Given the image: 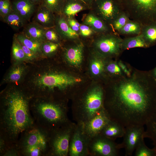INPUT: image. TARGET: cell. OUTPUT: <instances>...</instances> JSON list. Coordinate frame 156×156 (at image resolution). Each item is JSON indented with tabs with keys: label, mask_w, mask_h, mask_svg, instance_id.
Instances as JSON below:
<instances>
[{
	"label": "cell",
	"mask_w": 156,
	"mask_h": 156,
	"mask_svg": "<svg viewBox=\"0 0 156 156\" xmlns=\"http://www.w3.org/2000/svg\"><path fill=\"white\" fill-rule=\"evenodd\" d=\"M89 7L90 10L95 0H82Z\"/></svg>",
	"instance_id": "bcb514c9"
},
{
	"label": "cell",
	"mask_w": 156,
	"mask_h": 156,
	"mask_svg": "<svg viewBox=\"0 0 156 156\" xmlns=\"http://www.w3.org/2000/svg\"><path fill=\"white\" fill-rule=\"evenodd\" d=\"M81 79L64 73H49L43 74L37 80L39 88L34 94V96H52L54 89L63 90L67 87L80 83Z\"/></svg>",
	"instance_id": "8992f818"
},
{
	"label": "cell",
	"mask_w": 156,
	"mask_h": 156,
	"mask_svg": "<svg viewBox=\"0 0 156 156\" xmlns=\"http://www.w3.org/2000/svg\"><path fill=\"white\" fill-rule=\"evenodd\" d=\"M125 131V128L116 122L110 120L100 135L114 141L117 138L123 137Z\"/></svg>",
	"instance_id": "44dd1931"
},
{
	"label": "cell",
	"mask_w": 156,
	"mask_h": 156,
	"mask_svg": "<svg viewBox=\"0 0 156 156\" xmlns=\"http://www.w3.org/2000/svg\"><path fill=\"white\" fill-rule=\"evenodd\" d=\"M90 140L85 131L83 123H76L70 140L68 156H89Z\"/></svg>",
	"instance_id": "7c38bea8"
},
{
	"label": "cell",
	"mask_w": 156,
	"mask_h": 156,
	"mask_svg": "<svg viewBox=\"0 0 156 156\" xmlns=\"http://www.w3.org/2000/svg\"><path fill=\"white\" fill-rule=\"evenodd\" d=\"M55 14L42 5L39 8L35 17V22L45 29L55 27Z\"/></svg>",
	"instance_id": "d6986e66"
},
{
	"label": "cell",
	"mask_w": 156,
	"mask_h": 156,
	"mask_svg": "<svg viewBox=\"0 0 156 156\" xmlns=\"http://www.w3.org/2000/svg\"><path fill=\"white\" fill-rule=\"evenodd\" d=\"M146 78L134 73L104 92L103 107L111 120L125 128L146 125L156 113V87Z\"/></svg>",
	"instance_id": "6da1fadb"
},
{
	"label": "cell",
	"mask_w": 156,
	"mask_h": 156,
	"mask_svg": "<svg viewBox=\"0 0 156 156\" xmlns=\"http://www.w3.org/2000/svg\"><path fill=\"white\" fill-rule=\"evenodd\" d=\"M141 34L149 47L156 44V21L142 25Z\"/></svg>",
	"instance_id": "d4e9b609"
},
{
	"label": "cell",
	"mask_w": 156,
	"mask_h": 156,
	"mask_svg": "<svg viewBox=\"0 0 156 156\" xmlns=\"http://www.w3.org/2000/svg\"><path fill=\"white\" fill-rule=\"evenodd\" d=\"M94 51L107 58L119 56L122 52V38L114 32L96 34L92 38Z\"/></svg>",
	"instance_id": "9c48e42d"
},
{
	"label": "cell",
	"mask_w": 156,
	"mask_h": 156,
	"mask_svg": "<svg viewBox=\"0 0 156 156\" xmlns=\"http://www.w3.org/2000/svg\"><path fill=\"white\" fill-rule=\"evenodd\" d=\"M12 10L18 14L25 21L28 20L35 11V4L29 0H14Z\"/></svg>",
	"instance_id": "ffe728a7"
},
{
	"label": "cell",
	"mask_w": 156,
	"mask_h": 156,
	"mask_svg": "<svg viewBox=\"0 0 156 156\" xmlns=\"http://www.w3.org/2000/svg\"><path fill=\"white\" fill-rule=\"evenodd\" d=\"M3 19L6 23L15 29H19L23 27L25 21L18 14L13 10Z\"/></svg>",
	"instance_id": "83f0119b"
},
{
	"label": "cell",
	"mask_w": 156,
	"mask_h": 156,
	"mask_svg": "<svg viewBox=\"0 0 156 156\" xmlns=\"http://www.w3.org/2000/svg\"><path fill=\"white\" fill-rule=\"evenodd\" d=\"M12 53L14 59L17 61H22L26 59L21 44L15 36L13 40Z\"/></svg>",
	"instance_id": "d6a6232c"
},
{
	"label": "cell",
	"mask_w": 156,
	"mask_h": 156,
	"mask_svg": "<svg viewBox=\"0 0 156 156\" xmlns=\"http://www.w3.org/2000/svg\"><path fill=\"white\" fill-rule=\"evenodd\" d=\"M45 36L46 41L60 43L62 39L55 27L46 29Z\"/></svg>",
	"instance_id": "d590c367"
},
{
	"label": "cell",
	"mask_w": 156,
	"mask_h": 156,
	"mask_svg": "<svg viewBox=\"0 0 156 156\" xmlns=\"http://www.w3.org/2000/svg\"><path fill=\"white\" fill-rule=\"evenodd\" d=\"M2 156H21L16 143L11 144Z\"/></svg>",
	"instance_id": "f35d334b"
},
{
	"label": "cell",
	"mask_w": 156,
	"mask_h": 156,
	"mask_svg": "<svg viewBox=\"0 0 156 156\" xmlns=\"http://www.w3.org/2000/svg\"><path fill=\"white\" fill-rule=\"evenodd\" d=\"M90 10L111 27L123 10L120 0H95Z\"/></svg>",
	"instance_id": "30bf717a"
},
{
	"label": "cell",
	"mask_w": 156,
	"mask_h": 156,
	"mask_svg": "<svg viewBox=\"0 0 156 156\" xmlns=\"http://www.w3.org/2000/svg\"><path fill=\"white\" fill-rule=\"evenodd\" d=\"M50 131L35 122L16 143L21 156H48Z\"/></svg>",
	"instance_id": "277c9868"
},
{
	"label": "cell",
	"mask_w": 156,
	"mask_h": 156,
	"mask_svg": "<svg viewBox=\"0 0 156 156\" xmlns=\"http://www.w3.org/2000/svg\"><path fill=\"white\" fill-rule=\"evenodd\" d=\"M123 140L120 144L125 151V155L130 156L145 138L144 126H135L125 128Z\"/></svg>",
	"instance_id": "4fadbf2b"
},
{
	"label": "cell",
	"mask_w": 156,
	"mask_h": 156,
	"mask_svg": "<svg viewBox=\"0 0 156 156\" xmlns=\"http://www.w3.org/2000/svg\"><path fill=\"white\" fill-rule=\"evenodd\" d=\"M9 1L8 0H0V11L3 9L5 5Z\"/></svg>",
	"instance_id": "f6af8a7d"
},
{
	"label": "cell",
	"mask_w": 156,
	"mask_h": 156,
	"mask_svg": "<svg viewBox=\"0 0 156 156\" xmlns=\"http://www.w3.org/2000/svg\"><path fill=\"white\" fill-rule=\"evenodd\" d=\"M55 16V27L62 39L71 41L80 39L78 33L71 28L63 16L61 14Z\"/></svg>",
	"instance_id": "2e32d148"
},
{
	"label": "cell",
	"mask_w": 156,
	"mask_h": 156,
	"mask_svg": "<svg viewBox=\"0 0 156 156\" xmlns=\"http://www.w3.org/2000/svg\"><path fill=\"white\" fill-rule=\"evenodd\" d=\"M105 71L110 75L119 79L126 76L119 67L118 62L114 61L107 62L105 67Z\"/></svg>",
	"instance_id": "1f68e13d"
},
{
	"label": "cell",
	"mask_w": 156,
	"mask_h": 156,
	"mask_svg": "<svg viewBox=\"0 0 156 156\" xmlns=\"http://www.w3.org/2000/svg\"><path fill=\"white\" fill-rule=\"evenodd\" d=\"M20 43L25 54L27 59L31 60L36 58V53L25 45L20 42Z\"/></svg>",
	"instance_id": "b9f144b4"
},
{
	"label": "cell",
	"mask_w": 156,
	"mask_h": 156,
	"mask_svg": "<svg viewBox=\"0 0 156 156\" xmlns=\"http://www.w3.org/2000/svg\"><path fill=\"white\" fill-rule=\"evenodd\" d=\"M130 19L127 13L124 10L122 11L111 25L114 32L117 34Z\"/></svg>",
	"instance_id": "4dcf8cb0"
},
{
	"label": "cell",
	"mask_w": 156,
	"mask_h": 156,
	"mask_svg": "<svg viewBox=\"0 0 156 156\" xmlns=\"http://www.w3.org/2000/svg\"><path fill=\"white\" fill-rule=\"evenodd\" d=\"M34 4L39 2L41 0H29Z\"/></svg>",
	"instance_id": "c3c4849f"
},
{
	"label": "cell",
	"mask_w": 156,
	"mask_h": 156,
	"mask_svg": "<svg viewBox=\"0 0 156 156\" xmlns=\"http://www.w3.org/2000/svg\"><path fill=\"white\" fill-rule=\"evenodd\" d=\"M45 29L34 22L29 24L26 27L23 34L29 38L42 43L46 41L45 36Z\"/></svg>",
	"instance_id": "7402d4cb"
},
{
	"label": "cell",
	"mask_w": 156,
	"mask_h": 156,
	"mask_svg": "<svg viewBox=\"0 0 156 156\" xmlns=\"http://www.w3.org/2000/svg\"><path fill=\"white\" fill-rule=\"evenodd\" d=\"M52 96H33L30 109L35 122L49 131L71 121L68 109L63 101H55Z\"/></svg>",
	"instance_id": "3957f363"
},
{
	"label": "cell",
	"mask_w": 156,
	"mask_h": 156,
	"mask_svg": "<svg viewBox=\"0 0 156 156\" xmlns=\"http://www.w3.org/2000/svg\"><path fill=\"white\" fill-rule=\"evenodd\" d=\"M88 10L89 7L82 0H65L61 14L65 18L75 17L79 12Z\"/></svg>",
	"instance_id": "ac0fdd59"
},
{
	"label": "cell",
	"mask_w": 156,
	"mask_h": 156,
	"mask_svg": "<svg viewBox=\"0 0 156 156\" xmlns=\"http://www.w3.org/2000/svg\"><path fill=\"white\" fill-rule=\"evenodd\" d=\"M12 11V5L9 1L6 4L3 9L0 11V15L3 18Z\"/></svg>",
	"instance_id": "ee69618b"
},
{
	"label": "cell",
	"mask_w": 156,
	"mask_h": 156,
	"mask_svg": "<svg viewBox=\"0 0 156 156\" xmlns=\"http://www.w3.org/2000/svg\"><path fill=\"white\" fill-rule=\"evenodd\" d=\"M121 47L122 51L136 47L145 48L149 47L141 34L122 39Z\"/></svg>",
	"instance_id": "cb8c5ba5"
},
{
	"label": "cell",
	"mask_w": 156,
	"mask_h": 156,
	"mask_svg": "<svg viewBox=\"0 0 156 156\" xmlns=\"http://www.w3.org/2000/svg\"><path fill=\"white\" fill-rule=\"evenodd\" d=\"M135 156H156V149H150L145 145L144 141L142 142L135 150Z\"/></svg>",
	"instance_id": "e575fe53"
},
{
	"label": "cell",
	"mask_w": 156,
	"mask_h": 156,
	"mask_svg": "<svg viewBox=\"0 0 156 156\" xmlns=\"http://www.w3.org/2000/svg\"><path fill=\"white\" fill-rule=\"evenodd\" d=\"M142 25L138 22L130 19L117 33L118 35L135 36L141 34Z\"/></svg>",
	"instance_id": "484cf974"
},
{
	"label": "cell",
	"mask_w": 156,
	"mask_h": 156,
	"mask_svg": "<svg viewBox=\"0 0 156 156\" xmlns=\"http://www.w3.org/2000/svg\"><path fill=\"white\" fill-rule=\"evenodd\" d=\"M65 1V0H42V5L56 15L61 14Z\"/></svg>",
	"instance_id": "f546056e"
},
{
	"label": "cell",
	"mask_w": 156,
	"mask_h": 156,
	"mask_svg": "<svg viewBox=\"0 0 156 156\" xmlns=\"http://www.w3.org/2000/svg\"><path fill=\"white\" fill-rule=\"evenodd\" d=\"M79 40L75 44L66 49L64 54L68 63L75 66H78L81 64L83 58L84 45Z\"/></svg>",
	"instance_id": "e0dca14e"
},
{
	"label": "cell",
	"mask_w": 156,
	"mask_h": 156,
	"mask_svg": "<svg viewBox=\"0 0 156 156\" xmlns=\"http://www.w3.org/2000/svg\"><path fill=\"white\" fill-rule=\"evenodd\" d=\"M65 18L71 28L79 34L81 23L76 20L75 17Z\"/></svg>",
	"instance_id": "ab89813d"
},
{
	"label": "cell",
	"mask_w": 156,
	"mask_h": 156,
	"mask_svg": "<svg viewBox=\"0 0 156 156\" xmlns=\"http://www.w3.org/2000/svg\"><path fill=\"white\" fill-rule=\"evenodd\" d=\"M25 70L24 67L18 65L14 67L9 73L8 80L12 82H18L22 78Z\"/></svg>",
	"instance_id": "836d02e7"
},
{
	"label": "cell",
	"mask_w": 156,
	"mask_h": 156,
	"mask_svg": "<svg viewBox=\"0 0 156 156\" xmlns=\"http://www.w3.org/2000/svg\"><path fill=\"white\" fill-rule=\"evenodd\" d=\"M75 125L71 121L50 131L48 156H68L70 140Z\"/></svg>",
	"instance_id": "ba28073f"
},
{
	"label": "cell",
	"mask_w": 156,
	"mask_h": 156,
	"mask_svg": "<svg viewBox=\"0 0 156 156\" xmlns=\"http://www.w3.org/2000/svg\"><path fill=\"white\" fill-rule=\"evenodd\" d=\"M82 21V23L90 26L97 34L114 33L110 26L90 10L83 16Z\"/></svg>",
	"instance_id": "9a60e30c"
},
{
	"label": "cell",
	"mask_w": 156,
	"mask_h": 156,
	"mask_svg": "<svg viewBox=\"0 0 156 156\" xmlns=\"http://www.w3.org/2000/svg\"><path fill=\"white\" fill-rule=\"evenodd\" d=\"M15 36L19 42L28 47L36 54L42 51V43L28 37L24 34H19Z\"/></svg>",
	"instance_id": "4316f807"
},
{
	"label": "cell",
	"mask_w": 156,
	"mask_h": 156,
	"mask_svg": "<svg viewBox=\"0 0 156 156\" xmlns=\"http://www.w3.org/2000/svg\"><path fill=\"white\" fill-rule=\"evenodd\" d=\"M131 20L142 25L156 21V0H120Z\"/></svg>",
	"instance_id": "52a82bcc"
},
{
	"label": "cell",
	"mask_w": 156,
	"mask_h": 156,
	"mask_svg": "<svg viewBox=\"0 0 156 156\" xmlns=\"http://www.w3.org/2000/svg\"><path fill=\"white\" fill-rule=\"evenodd\" d=\"M79 34L80 38L88 39L92 38L97 34L90 26L81 23L80 26Z\"/></svg>",
	"instance_id": "74e56055"
},
{
	"label": "cell",
	"mask_w": 156,
	"mask_h": 156,
	"mask_svg": "<svg viewBox=\"0 0 156 156\" xmlns=\"http://www.w3.org/2000/svg\"><path fill=\"white\" fill-rule=\"evenodd\" d=\"M110 120L103 107L91 118L83 123L86 133L90 139L100 135Z\"/></svg>",
	"instance_id": "5bb4252c"
},
{
	"label": "cell",
	"mask_w": 156,
	"mask_h": 156,
	"mask_svg": "<svg viewBox=\"0 0 156 156\" xmlns=\"http://www.w3.org/2000/svg\"><path fill=\"white\" fill-rule=\"evenodd\" d=\"M92 54L93 58L90 64V70L93 75L99 76L105 71V67L107 61V60L108 58L94 51Z\"/></svg>",
	"instance_id": "603a6c76"
},
{
	"label": "cell",
	"mask_w": 156,
	"mask_h": 156,
	"mask_svg": "<svg viewBox=\"0 0 156 156\" xmlns=\"http://www.w3.org/2000/svg\"><path fill=\"white\" fill-rule=\"evenodd\" d=\"M104 91L97 86L84 92L75 100L72 107L73 120L84 123L103 107Z\"/></svg>",
	"instance_id": "5b68a950"
},
{
	"label": "cell",
	"mask_w": 156,
	"mask_h": 156,
	"mask_svg": "<svg viewBox=\"0 0 156 156\" xmlns=\"http://www.w3.org/2000/svg\"><path fill=\"white\" fill-rule=\"evenodd\" d=\"M32 97L16 89L8 90L2 95L0 135L10 144L17 143L21 134L35 124L30 109Z\"/></svg>",
	"instance_id": "7a4b0ae2"
},
{
	"label": "cell",
	"mask_w": 156,
	"mask_h": 156,
	"mask_svg": "<svg viewBox=\"0 0 156 156\" xmlns=\"http://www.w3.org/2000/svg\"><path fill=\"white\" fill-rule=\"evenodd\" d=\"M117 62L118 65L125 75L127 77H131L132 75L131 71L127 65L121 60H120Z\"/></svg>",
	"instance_id": "7bdbcfd3"
},
{
	"label": "cell",
	"mask_w": 156,
	"mask_h": 156,
	"mask_svg": "<svg viewBox=\"0 0 156 156\" xmlns=\"http://www.w3.org/2000/svg\"><path fill=\"white\" fill-rule=\"evenodd\" d=\"M145 138H150L156 149V113L150 118L146 124Z\"/></svg>",
	"instance_id": "f1b7e54d"
},
{
	"label": "cell",
	"mask_w": 156,
	"mask_h": 156,
	"mask_svg": "<svg viewBox=\"0 0 156 156\" xmlns=\"http://www.w3.org/2000/svg\"><path fill=\"white\" fill-rule=\"evenodd\" d=\"M121 148L120 144L99 135L90 139L88 146L89 156H116Z\"/></svg>",
	"instance_id": "8fae6325"
},
{
	"label": "cell",
	"mask_w": 156,
	"mask_h": 156,
	"mask_svg": "<svg viewBox=\"0 0 156 156\" xmlns=\"http://www.w3.org/2000/svg\"><path fill=\"white\" fill-rule=\"evenodd\" d=\"M60 45V43L46 41L42 43L41 50L45 54L50 55L57 51Z\"/></svg>",
	"instance_id": "8d00e7d4"
},
{
	"label": "cell",
	"mask_w": 156,
	"mask_h": 156,
	"mask_svg": "<svg viewBox=\"0 0 156 156\" xmlns=\"http://www.w3.org/2000/svg\"><path fill=\"white\" fill-rule=\"evenodd\" d=\"M152 73L153 77L156 81V67L153 70Z\"/></svg>",
	"instance_id": "7dc6e473"
},
{
	"label": "cell",
	"mask_w": 156,
	"mask_h": 156,
	"mask_svg": "<svg viewBox=\"0 0 156 156\" xmlns=\"http://www.w3.org/2000/svg\"><path fill=\"white\" fill-rule=\"evenodd\" d=\"M9 143L5 138L0 135V156H2L9 146Z\"/></svg>",
	"instance_id": "60d3db41"
}]
</instances>
